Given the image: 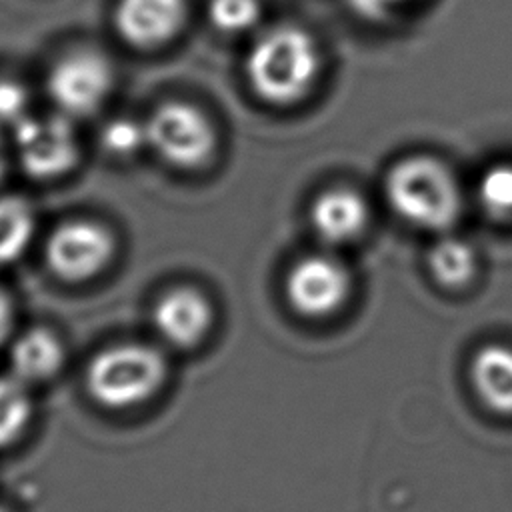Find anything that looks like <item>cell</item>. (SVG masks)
I'll list each match as a JSON object with an SVG mask.
<instances>
[{
  "instance_id": "1",
  "label": "cell",
  "mask_w": 512,
  "mask_h": 512,
  "mask_svg": "<svg viewBox=\"0 0 512 512\" xmlns=\"http://www.w3.org/2000/svg\"><path fill=\"white\" fill-rule=\"evenodd\" d=\"M322 70L316 38L298 24H278L248 48L244 74L252 92L266 104L286 108L304 100Z\"/></svg>"
},
{
  "instance_id": "2",
  "label": "cell",
  "mask_w": 512,
  "mask_h": 512,
  "mask_svg": "<svg viewBox=\"0 0 512 512\" xmlns=\"http://www.w3.org/2000/svg\"><path fill=\"white\" fill-rule=\"evenodd\" d=\"M384 196L400 220L428 232H446L462 210L456 176L428 154H410L392 164L384 178Z\"/></svg>"
},
{
  "instance_id": "3",
  "label": "cell",
  "mask_w": 512,
  "mask_h": 512,
  "mask_svg": "<svg viewBox=\"0 0 512 512\" xmlns=\"http://www.w3.org/2000/svg\"><path fill=\"white\" fill-rule=\"evenodd\" d=\"M164 358L144 344H118L98 352L86 370L94 400L108 408H128L150 398L162 384Z\"/></svg>"
},
{
  "instance_id": "4",
  "label": "cell",
  "mask_w": 512,
  "mask_h": 512,
  "mask_svg": "<svg viewBox=\"0 0 512 512\" xmlns=\"http://www.w3.org/2000/svg\"><path fill=\"white\" fill-rule=\"evenodd\" d=\"M148 148L180 170L204 166L216 150V128L208 114L186 100H164L144 120Z\"/></svg>"
},
{
  "instance_id": "5",
  "label": "cell",
  "mask_w": 512,
  "mask_h": 512,
  "mask_svg": "<svg viewBox=\"0 0 512 512\" xmlns=\"http://www.w3.org/2000/svg\"><path fill=\"white\" fill-rule=\"evenodd\" d=\"M114 88V68L110 60L92 50L76 48L60 56L46 76V94L54 110L72 118L96 114Z\"/></svg>"
},
{
  "instance_id": "6",
  "label": "cell",
  "mask_w": 512,
  "mask_h": 512,
  "mask_svg": "<svg viewBox=\"0 0 512 512\" xmlns=\"http://www.w3.org/2000/svg\"><path fill=\"white\" fill-rule=\"evenodd\" d=\"M10 134L14 156L30 178L64 176L80 160L74 120L56 110L52 114H28Z\"/></svg>"
},
{
  "instance_id": "7",
  "label": "cell",
  "mask_w": 512,
  "mask_h": 512,
  "mask_svg": "<svg viewBox=\"0 0 512 512\" xmlns=\"http://www.w3.org/2000/svg\"><path fill=\"white\" fill-rule=\"evenodd\" d=\"M114 234L90 218L60 222L46 240L48 268L66 282H84L98 276L114 258Z\"/></svg>"
},
{
  "instance_id": "8",
  "label": "cell",
  "mask_w": 512,
  "mask_h": 512,
  "mask_svg": "<svg viewBox=\"0 0 512 512\" xmlns=\"http://www.w3.org/2000/svg\"><path fill=\"white\" fill-rule=\"evenodd\" d=\"M290 306L310 318L336 312L350 294L348 268L330 254H308L292 264L286 274Z\"/></svg>"
},
{
  "instance_id": "9",
  "label": "cell",
  "mask_w": 512,
  "mask_h": 512,
  "mask_svg": "<svg viewBox=\"0 0 512 512\" xmlns=\"http://www.w3.org/2000/svg\"><path fill=\"white\" fill-rule=\"evenodd\" d=\"M188 18V0H116L118 36L134 48H158L174 40Z\"/></svg>"
},
{
  "instance_id": "10",
  "label": "cell",
  "mask_w": 512,
  "mask_h": 512,
  "mask_svg": "<svg viewBox=\"0 0 512 512\" xmlns=\"http://www.w3.org/2000/svg\"><path fill=\"white\" fill-rule=\"evenodd\" d=\"M308 218L318 240L328 246H344L362 236L370 222V210L360 192L334 186L312 200Z\"/></svg>"
},
{
  "instance_id": "11",
  "label": "cell",
  "mask_w": 512,
  "mask_h": 512,
  "mask_svg": "<svg viewBox=\"0 0 512 512\" xmlns=\"http://www.w3.org/2000/svg\"><path fill=\"white\" fill-rule=\"evenodd\" d=\"M158 334L174 346H194L212 322L210 302L194 288L180 286L162 294L152 310Z\"/></svg>"
},
{
  "instance_id": "12",
  "label": "cell",
  "mask_w": 512,
  "mask_h": 512,
  "mask_svg": "<svg viewBox=\"0 0 512 512\" xmlns=\"http://www.w3.org/2000/svg\"><path fill=\"white\" fill-rule=\"evenodd\" d=\"M472 382L496 412L512 414V348L484 346L472 360Z\"/></svg>"
},
{
  "instance_id": "13",
  "label": "cell",
  "mask_w": 512,
  "mask_h": 512,
  "mask_svg": "<svg viewBox=\"0 0 512 512\" xmlns=\"http://www.w3.org/2000/svg\"><path fill=\"white\" fill-rule=\"evenodd\" d=\"M62 354V346L52 332L28 330L10 348L12 376L22 382L46 380L60 368Z\"/></svg>"
},
{
  "instance_id": "14",
  "label": "cell",
  "mask_w": 512,
  "mask_h": 512,
  "mask_svg": "<svg viewBox=\"0 0 512 512\" xmlns=\"http://www.w3.org/2000/svg\"><path fill=\"white\" fill-rule=\"evenodd\" d=\"M478 260L474 246L458 236H440L428 250V270L434 280L448 288L464 286L472 280Z\"/></svg>"
},
{
  "instance_id": "15",
  "label": "cell",
  "mask_w": 512,
  "mask_h": 512,
  "mask_svg": "<svg viewBox=\"0 0 512 512\" xmlns=\"http://www.w3.org/2000/svg\"><path fill=\"white\" fill-rule=\"evenodd\" d=\"M36 232V216L28 200L0 196V266L18 260Z\"/></svg>"
},
{
  "instance_id": "16",
  "label": "cell",
  "mask_w": 512,
  "mask_h": 512,
  "mask_svg": "<svg viewBox=\"0 0 512 512\" xmlns=\"http://www.w3.org/2000/svg\"><path fill=\"white\" fill-rule=\"evenodd\" d=\"M32 402L26 386L16 376L0 378V446L14 442L26 428Z\"/></svg>"
},
{
  "instance_id": "17",
  "label": "cell",
  "mask_w": 512,
  "mask_h": 512,
  "mask_svg": "<svg viewBox=\"0 0 512 512\" xmlns=\"http://www.w3.org/2000/svg\"><path fill=\"white\" fill-rule=\"evenodd\" d=\"M478 204L494 218H512V162L488 166L476 186Z\"/></svg>"
},
{
  "instance_id": "18",
  "label": "cell",
  "mask_w": 512,
  "mask_h": 512,
  "mask_svg": "<svg viewBox=\"0 0 512 512\" xmlns=\"http://www.w3.org/2000/svg\"><path fill=\"white\" fill-rule=\"evenodd\" d=\"M100 144L106 154L114 158H132L140 150L148 148L146 124L138 118L116 116L102 126Z\"/></svg>"
},
{
  "instance_id": "19",
  "label": "cell",
  "mask_w": 512,
  "mask_h": 512,
  "mask_svg": "<svg viewBox=\"0 0 512 512\" xmlns=\"http://www.w3.org/2000/svg\"><path fill=\"white\" fill-rule=\"evenodd\" d=\"M262 16L260 0H210L208 20L224 34H242L252 30Z\"/></svg>"
},
{
  "instance_id": "20",
  "label": "cell",
  "mask_w": 512,
  "mask_h": 512,
  "mask_svg": "<svg viewBox=\"0 0 512 512\" xmlns=\"http://www.w3.org/2000/svg\"><path fill=\"white\" fill-rule=\"evenodd\" d=\"M28 114L26 88L12 78H0V132H12Z\"/></svg>"
},
{
  "instance_id": "21",
  "label": "cell",
  "mask_w": 512,
  "mask_h": 512,
  "mask_svg": "<svg viewBox=\"0 0 512 512\" xmlns=\"http://www.w3.org/2000/svg\"><path fill=\"white\" fill-rule=\"evenodd\" d=\"M346 6L366 22H386L410 0H344Z\"/></svg>"
},
{
  "instance_id": "22",
  "label": "cell",
  "mask_w": 512,
  "mask_h": 512,
  "mask_svg": "<svg viewBox=\"0 0 512 512\" xmlns=\"http://www.w3.org/2000/svg\"><path fill=\"white\" fill-rule=\"evenodd\" d=\"M12 328V304L10 298L0 290V344L6 340Z\"/></svg>"
},
{
  "instance_id": "23",
  "label": "cell",
  "mask_w": 512,
  "mask_h": 512,
  "mask_svg": "<svg viewBox=\"0 0 512 512\" xmlns=\"http://www.w3.org/2000/svg\"><path fill=\"white\" fill-rule=\"evenodd\" d=\"M8 172V144L4 138V132H0V182L4 180Z\"/></svg>"
},
{
  "instance_id": "24",
  "label": "cell",
  "mask_w": 512,
  "mask_h": 512,
  "mask_svg": "<svg viewBox=\"0 0 512 512\" xmlns=\"http://www.w3.org/2000/svg\"><path fill=\"white\" fill-rule=\"evenodd\" d=\"M0 512H8V510H4V508H0Z\"/></svg>"
}]
</instances>
